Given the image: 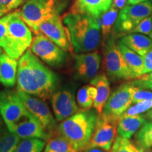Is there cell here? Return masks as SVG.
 Returning <instances> with one entry per match:
<instances>
[{
	"mask_svg": "<svg viewBox=\"0 0 152 152\" xmlns=\"http://www.w3.org/2000/svg\"><path fill=\"white\" fill-rule=\"evenodd\" d=\"M29 113L18 93L0 92V115L9 131Z\"/></svg>",
	"mask_w": 152,
	"mask_h": 152,
	"instance_id": "8",
	"label": "cell"
},
{
	"mask_svg": "<svg viewBox=\"0 0 152 152\" xmlns=\"http://www.w3.org/2000/svg\"><path fill=\"white\" fill-rule=\"evenodd\" d=\"M32 42V33L28 25L20 17V11L11 13L7 40L3 47L5 53L18 59L31 46Z\"/></svg>",
	"mask_w": 152,
	"mask_h": 152,
	"instance_id": "5",
	"label": "cell"
},
{
	"mask_svg": "<svg viewBox=\"0 0 152 152\" xmlns=\"http://www.w3.org/2000/svg\"><path fill=\"white\" fill-rule=\"evenodd\" d=\"M18 62L7 53L0 54V83L6 87H14L17 82Z\"/></svg>",
	"mask_w": 152,
	"mask_h": 152,
	"instance_id": "17",
	"label": "cell"
},
{
	"mask_svg": "<svg viewBox=\"0 0 152 152\" xmlns=\"http://www.w3.org/2000/svg\"><path fill=\"white\" fill-rule=\"evenodd\" d=\"M48 37L64 51L70 49V43L60 16H54L42 22L38 27L37 34Z\"/></svg>",
	"mask_w": 152,
	"mask_h": 152,
	"instance_id": "15",
	"label": "cell"
},
{
	"mask_svg": "<svg viewBox=\"0 0 152 152\" xmlns=\"http://www.w3.org/2000/svg\"><path fill=\"white\" fill-rule=\"evenodd\" d=\"M144 76H145V77H147V78L152 79V73H147V74H144Z\"/></svg>",
	"mask_w": 152,
	"mask_h": 152,
	"instance_id": "42",
	"label": "cell"
},
{
	"mask_svg": "<svg viewBox=\"0 0 152 152\" xmlns=\"http://www.w3.org/2000/svg\"><path fill=\"white\" fill-rule=\"evenodd\" d=\"M10 132L16 134L21 140L37 138L47 142L52 137L45 130L40 122L30 113L28 116L15 125Z\"/></svg>",
	"mask_w": 152,
	"mask_h": 152,
	"instance_id": "16",
	"label": "cell"
},
{
	"mask_svg": "<svg viewBox=\"0 0 152 152\" xmlns=\"http://www.w3.org/2000/svg\"><path fill=\"white\" fill-rule=\"evenodd\" d=\"M152 109V100L143 101L135 103L134 105L130 106L122 116H131V115H140L148 112Z\"/></svg>",
	"mask_w": 152,
	"mask_h": 152,
	"instance_id": "30",
	"label": "cell"
},
{
	"mask_svg": "<svg viewBox=\"0 0 152 152\" xmlns=\"http://www.w3.org/2000/svg\"><path fill=\"white\" fill-rule=\"evenodd\" d=\"M148 1V0H128V5H135V4H138L144 2V1Z\"/></svg>",
	"mask_w": 152,
	"mask_h": 152,
	"instance_id": "40",
	"label": "cell"
},
{
	"mask_svg": "<svg viewBox=\"0 0 152 152\" xmlns=\"http://www.w3.org/2000/svg\"><path fill=\"white\" fill-rule=\"evenodd\" d=\"M104 65L107 76L112 81L132 80L130 70L123 56L115 35L106 38L104 45Z\"/></svg>",
	"mask_w": 152,
	"mask_h": 152,
	"instance_id": "6",
	"label": "cell"
},
{
	"mask_svg": "<svg viewBox=\"0 0 152 152\" xmlns=\"http://www.w3.org/2000/svg\"><path fill=\"white\" fill-rule=\"evenodd\" d=\"M17 93L28 111L40 122L45 130L52 137L55 129L56 130V120L54 119L48 106L40 99L18 91Z\"/></svg>",
	"mask_w": 152,
	"mask_h": 152,
	"instance_id": "13",
	"label": "cell"
},
{
	"mask_svg": "<svg viewBox=\"0 0 152 152\" xmlns=\"http://www.w3.org/2000/svg\"><path fill=\"white\" fill-rule=\"evenodd\" d=\"M1 129H2V122H1V117H0V131H1Z\"/></svg>",
	"mask_w": 152,
	"mask_h": 152,
	"instance_id": "44",
	"label": "cell"
},
{
	"mask_svg": "<svg viewBox=\"0 0 152 152\" xmlns=\"http://www.w3.org/2000/svg\"><path fill=\"white\" fill-rule=\"evenodd\" d=\"M151 17H152V16H151ZM150 38H151V39H152V31H151V34H150Z\"/></svg>",
	"mask_w": 152,
	"mask_h": 152,
	"instance_id": "45",
	"label": "cell"
},
{
	"mask_svg": "<svg viewBox=\"0 0 152 152\" xmlns=\"http://www.w3.org/2000/svg\"><path fill=\"white\" fill-rule=\"evenodd\" d=\"M63 23L76 53L94 52L97 48L101 41L100 18H93L75 11L66 14Z\"/></svg>",
	"mask_w": 152,
	"mask_h": 152,
	"instance_id": "2",
	"label": "cell"
},
{
	"mask_svg": "<svg viewBox=\"0 0 152 152\" xmlns=\"http://www.w3.org/2000/svg\"><path fill=\"white\" fill-rule=\"evenodd\" d=\"M134 87L130 83H124L110 94L102 114L107 118L118 122L126 110L132 103Z\"/></svg>",
	"mask_w": 152,
	"mask_h": 152,
	"instance_id": "9",
	"label": "cell"
},
{
	"mask_svg": "<svg viewBox=\"0 0 152 152\" xmlns=\"http://www.w3.org/2000/svg\"><path fill=\"white\" fill-rule=\"evenodd\" d=\"M147 122L145 115L121 116L118 123V134L122 137L130 139Z\"/></svg>",
	"mask_w": 152,
	"mask_h": 152,
	"instance_id": "19",
	"label": "cell"
},
{
	"mask_svg": "<svg viewBox=\"0 0 152 152\" xmlns=\"http://www.w3.org/2000/svg\"><path fill=\"white\" fill-rule=\"evenodd\" d=\"M111 4L108 0H76V11L98 18Z\"/></svg>",
	"mask_w": 152,
	"mask_h": 152,
	"instance_id": "21",
	"label": "cell"
},
{
	"mask_svg": "<svg viewBox=\"0 0 152 152\" xmlns=\"http://www.w3.org/2000/svg\"><path fill=\"white\" fill-rule=\"evenodd\" d=\"M24 0H0V11L7 13L22 5Z\"/></svg>",
	"mask_w": 152,
	"mask_h": 152,
	"instance_id": "34",
	"label": "cell"
},
{
	"mask_svg": "<svg viewBox=\"0 0 152 152\" xmlns=\"http://www.w3.org/2000/svg\"><path fill=\"white\" fill-rule=\"evenodd\" d=\"M44 152H77L62 137H52L47 141Z\"/></svg>",
	"mask_w": 152,
	"mask_h": 152,
	"instance_id": "26",
	"label": "cell"
},
{
	"mask_svg": "<svg viewBox=\"0 0 152 152\" xmlns=\"http://www.w3.org/2000/svg\"><path fill=\"white\" fill-rule=\"evenodd\" d=\"M46 146V142L41 139H22L17 144L14 152H42Z\"/></svg>",
	"mask_w": 152,
	"mask_h": 152,
	"instance_id": "25",
	"label": "cell"
},
{
	"mask_svg": "<svg viewBox=\"0 0 152 152\" xmlns=\"http://www.w3.org/2000/svg\"><path fill=\"white\" fill-rule=\"evenodd\" d=\"M6 14L5 12H4V11H0V18H1V17L4 16V15Z\"/></svg>",
	"mask_w": 152,
	"mask_h": 152,
	"instance_id": "43",
	"label": "cell"
},
{
	"mask_svg": "<svg viewBox=\"0 0 152 152\" xmlns=\"http://www.w3.org/2000/svg\"><path fill=\"white\" fill-rule=\"evenodd\" d=\"M68 3V0H28L19 11L23 21L37 34L41 23L52 16H60Z\"/></svg>",
	"mask_w": 152,
	"mask_h": 152,
	"instance_id": "4",
	"label": "cell"
},
{
	"mask_svg": "<svg viewBox=\"0 0 152 152\" xmlns=\"http://www.w3.org/2000/svg\"><path fill=\"white\" fill-rule=\"evenodd\" d=\"M51 104L56 121H64L79 111L75 90L71 87H64L55 91L51 97Z\"/></svg>",
	"mask_w": 152,
	"mask_h": 152,
	"instance_id": "11",
	"label": "cell"
},
{
	"mask_svg": "<svg viewBox=\"0 0 152 152\" xmlns=\"http://www.w3.org/2000/svg\"><path fill=\"white\" fill-rule=\"evenodd\" d=\"M118 44L130 70L132 80L138 79L144 75L143 57L129 49L121 40L118 41Z\"/></svg>",
	"mask_w": 152,
	"mask_h": 152,
	"instance_id": "20",
	"label": "cell"
},
{
	"mask_svg": "<svg viewBox=\"0 0 152 152\" xmlns=\"http://www.w3.org/2000/svg\"><path fill=\"white\" fill-rule=\"evenodd\" d=\"M128 0H113L112 4L118 9H122L128 5Z\"/></svg>",
	"mask_w": 152,
	"mask_h": 152,
	"instance_id": "37",
	"label": "cell"
},
{
	"mask_svg": "<svg viewBox=\"0 0 152 152\" xmlns=\"http://www.w3.org/2000/svg\"><path fill=\"white\" fill-rule=\"evenodd\" d=\"M146 116H147V118L152 121V109L147 112Z\"/></svg>",
	"mask_w": 152,
	"mask_h": 152,
	"instance_id": "41",
	"label": "cell"
},
{
	"mask_svg": "<svg viewBox=\"0 0 152 152\" xmlns=\"http://www.w3.org/2000/svg\"><path fill=\"white\" fill-rule=\"evenodd\" d=\"M102 56L98 52L80 53L75 56V77L84 83L90 82L97 75Z\"/></svg>",
	"mask_w": 152,
	"mask_h": 152,
	"instance_id": "14",
	"label": "cell"
},
{
	"mask_svg": "<svg viewBox=\"0 0 152 152\" xmlns=\"http://www.w3.org/2000/svg\"><path fill=\"white\" fill-rule=\"evenodd\" d=\"M152 14V3L144 1L135 5H128L119 12L113 27V34L123 37L132 32L139 23Z\"/></svg>",
	"mask_w": 152,
	"mask_h": 152,
	"instance_id": "7",
	"label": "cell"
},
{
	"mask_svg": "<svg viewBox=\"0 0 152 152\" xmlns=\"http://www.w3.org/2000/svg\"><path fill=\"white\" fill-rule=\"evenodd\" d=\"M118 9L112 4L111 7L101 16V31L104 37L107 38L113 29L114 25L118 16Z\"/></svg>",
	"mask_w": 152,
	"mask_h": 152,
	"instance_id": "23",
	"label": "cell"
},
{
	"mask_svg": "<svg viewBox=\"0 0 152 152\" xmlns=\"http://www.w3.org/2000/svg\"><path fill=\"white\" fill-rule=\"evenodd\" d=\"M30 50L46 63L54 68L62 67L66 64L67 55L65 51L44 35L38 34L33 39Z\"/></svg>",
	"mask_w": 152,
	"mask_h": 152,
	"instance_id": "10",
	"label": "cell"
},
{
	"mask_svg": "<svg viewBox=\"0 0 152 152\" xmlns=\"http://www.w3.org/2000/svg\"><path fill=\"white\" fill-rule=\"evenodd\" d=\"M121 41L129 49L142 56L152 49V39L142 34H128L121 37Z\"/></svg>",
	"mask_w": 152,
	"mask_h": 152,
	"instance_id": "22",
	"label": "cell"
},
{
	"mask_svg": "<svg viewBox=\"0 0 152 152\" xmlns=\"http://www.w3.org/2000/svg\"><path fill=\"white\" fill-rule=\"evenodd\" d=\"M59 79L52 70L27 50L18 61L17 74V91L48 100L58 89Z\"/></svg>",
	"mask_w": 152,
	"mask_h": 152,
	"instance_id": "1",
	"label": "cell"
},
{
	"mask_svg": "<svg viewBox=\"0 0 152 152\" xmlns=\"http://www.w3.org/2000/svg\"><path fill=\"white\" fill-rule=\"evenodd\" d=\"M20 139L9 130L0 132V152H14Z\"/></svg>",
	"mask_w": 152,
	"mask_h": 152,
	"instance_id": "28",
	"label": "cell"
},
{
	"mask_svg": "<svg viewBox=\"0 0 152 152\" xmlns=\"http://www.w3.org/2000/svg\"><path fill=\"white\" fill-rule=\"evenodd\" d=\"M110 152H135L134 144L130 142L129 139L118 135Z\"/></svg>",
	"mask_w": 152,
	"mask_h": 152,
	"instance_id": "29",
	"label": "cell"
},
{
	"mask_svg": "<svg viewBox=\"0 0 152 152\" xmlns=\"http://www.w3.org/2000/svg\"><path fill=\"white\" fill-rule=\"evenodd\" d=\"M11 14H8L0 18V47H4L7 40L8 23Z\"/></svg>",
	"mask_w": 152,
	"mask_h": 152,
	"instance_id": "33",
	"label": "cell"
},
{
	"mask_svg": "<svg viewBox=\"0 0 152 152\" xmlns=\"http://www.w3.org/2000/svg\"><path fill=\"white\" fill-rule=\"evenodd\" d=\"M152 31V17L148 16L139 23L131 33H140L145 35H150Z\"/></svg>",
	"mask_w": 152,
	"mask_h": 152,
	"instance_id": "31",
	"label": "cell"
},
{
	"mask_svg": "<svg viewBox=\"0 0 152 152\" xmlns=\"http://www.w3.org/2000/svg\"><path fill=\"white\" fill-rule=\"evenodd\" d=\"M134 144L147 149H152V121H147L137 131Z\"/></svg>",
	"mask_w": 152,
	"mask_h": 152,
	"instance_id": "27",
	"label": "cell"
},
{
	"mask_svg": "<svg viewBox=\"0 0 152 152\" xmlns=\"http://www.w3.org/2000/svg\"><path fill=\"white\" fill-rule=\"evenodd\" d=\"M147 100H152V91L134 87L132 103H137Z\"/></svg>",
	"mask_w": 152,
	"mask_h": 152,
	"instance_id": "32",
	"label": "cell"
},
{
	"mask_svg": "<svg viewBox=\"0 0 152 152\" xmlns=\"http://www.w3.org/2000/svg\"><path fill=\"white\" fill-rule=\"evenodd\" d=\"M151 2H152V0H151Z\"/></svg>",
	"mask_w": 152,
	"mask_h": 152,
	"instance_id": "48",
	"label": "cell"
},
{
	"mask_svg": "<svg viewBox=\"0 0 152 152\" xmlns=\"http://www.w3.org/2000/svg\"><path fill=\"white\" fill-rule=\"evenodd\" d=\"M108 1H111V2H113V0H108Z\"/></svg>",
	"mask_w": 152,
	"mask_h": 152,
	"instance_id": "47",
	"label": "cell"
},
{
	"mask_svg": "<svg viewBox=\"0 0 152 152\" xmlns=\"http://www.w3.org/2000/svg\"><path fill=\"white\" fill-rule=\"evenodd\" d=\"M1 53H2V49H1V47H0V54H1Z\"/></svg>",
	"mask_w": 152,
	"mask_h": 152,
	"instance_id": "46",
	"label": "cell"
},
{
	"mask_svg": "<svg viewBox=\"0 0 152 152\" xmlns=\"http://www.w3.org/2000/svg\"><path fill=\"white\" fill-rule=\"evenodd\" d=\"M90 85L96 87V96L95 98L93 107L98 114L103 111L104 107L110 96V83L107 76L104 73L96 75L90 81Z\"/></svg>",
	"mask_w": 152,
	"mask_h": 152,
	"instance_id": "18",
	"label": "cell"
},
{
	"mask_svg": "<svg viewBox=\"0 0 152 152\" xmlns=\"http://www.w3.org/2000/svg\"><path fill=\"white\" fill-rule=\"evenodd\" d=\"M96 96V89L93 85H85L77 93V102L83 110H89L94 104Z\"/></svg>",
	"mask_w": 152,
	"mask_h": 152,
	"instance_id": "24",
	"label": "cell"
},
{
	"mask_svg": "<svg viewBox=\"0 0 152 152\" xmlns=\"http://www.w3.org/2000/svg\"><path fill=\"white\" fill-rule=\"evenodd\" d=\"M142 57L144 60V75L152 73V49Z\"/></svg>",
	"mask_w": 152,
	"mask_h": 152,
	"instance_id": "36",
	"label": "cell"
},
{
	"mask_svg": "<svg viewBox=\"0 0 152 152\" xmlns=\"http://www.w3.org/2000/svg\"><path fill=\"white\" fill-rule=\"evenodd\" d=\"M118 123L102 113L98 114L96 126L88 147H97L110 152L118 133Z\"/></svg>",
	"mask_w": 152,
	"mask_h": 152,
	"instance_id": "12",
	"label": "cell"
},
{
	"mask_svg": "<svg viewBox=\"0 0 152 152\" xmlns=\"http://www.w3.org/2000/svg\"><path fill=\"white\" fill-rule=\"evenodd\" d=\"M97 117L95 109L77 111L57 126V135L67 140L77 152H83L90 144Z\"/></svg>",
	"mask_w": 152,
	"mask_h": 152,
	"instance_id": "3",
	"label": "cell"
},
{
	"mask_svg": "<svg viewBox=\"0 0 152 152\" xmlns=\"http://www.w3.org/2000/svg\"><path fill=\"white\" fill-rule=\"evenodd\" d=\"M83 152H107L104 150L97 147H87Z\"/></svg>",
	"mask_w": 152,
	"mask_h": 152,
	"instance_id": "39",
	"label": "cell"
},
{
	"mask_svg": "<svg viewBox=\"0 0 152 152\" xmlns=\"http://www.w3.org/2000/svg\"><path fill=\"white\" fill-rule=\"evenodd\" d=\"M130 84L132 86L138 87L141 89H146L152 91V79L147 78L144 75L139 77L138 79H135L134 80L132 81Z\"/></svg>",
	"mask_w": 152,
	"mask_h": 152,
	"instance_id": "35",
	"label": "cell"
},
{
	"mask_svg": "<svg viewBox=\"0 0 152 152\" xmlns=\"http://www.w3.org/2000/svg\"><path fill=\"white\" fill-rule=\"evenodd\" d=\"M134 150H135V152H152V149L142 147L140 146L136 145L135 144H134Z\"/></svg>",
	"mask_w": 152,
	"mask_h": 152,
	"instance_id": "38",
	"label": "cell"
}]
</instances>
